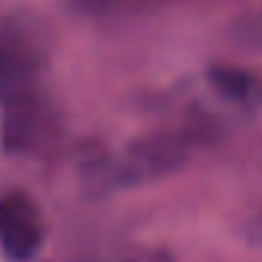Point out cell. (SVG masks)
Listing matches in <instances>:
<instances>
[{
    "label": "cell",
    "mask_w": 262,
    "mask_h": 262,
    "mask_svg": "<svg viewBox=\"0 0 262 262\" xmlns=\"http://www.w3.org/2000/svg\"><path fill=\"white\" fill-rule=\"evenodd\" d=\"M191 151L188 136L182 133H158L142 142H136L120 161H117V179L120 182H148L158 176H167L179 164H185Z\"/></svg>",
    "instance_id": "1"
},
{
    "label": "cell",
    "mask_w": 262,
    "mask_h": 262,
    "mask_svg": "<svg viewBox=\"0 0 262 262\" xmlns=\"http://www.w3.org/2000/svg\"><path fill=\"white\" fill-rule=\"evenodd\" d=\"M43 244V216L40 207L22 194L10 191L0 198V250L13 262L31 259Z\"/></svg>",
    "instance_id": "2"
},
{
    "label": "cell",
    "mask_w": 262,
    "mask_h": 262,
    "mask_svg": "<svg viewBox=\"0 0 262 262\" xmlns=\"http://www.w3.org/2000/svg\"><path fill=\"white\" fill-rule=\"evenodd\" d=\"M120 262H170V259L161 256V253H133V256L120 259Z\"/></svg>",
    "instance_id": "3"
}]
</instances>
